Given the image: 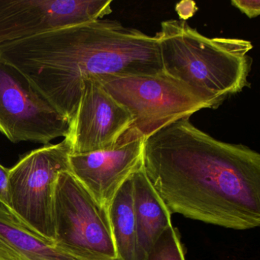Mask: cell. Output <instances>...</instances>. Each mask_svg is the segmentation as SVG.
<instances>
[{
	"mask_svg": "<svg viewBox=\"0 0 260 260\" xmlns=\"http://www.w3.org/2000/svg\"><path fill=\"white\" fill-rule=\"evenodd\" d=\"M146 260H185L180 235L173 225L158 237Z\"/></svg>",
	"mask_w": 260,
	"mask_h": 260,
	"instance_id": "obj_14",
	"label": "cell"
},
{
	"mask_svg": "<svg viewBox=\"0 0 260 260\" xmlns=\"http://www.w3.org/2000/svg\"><path fill=\"white\" fill-rule=\"evenodd\" d=\"M112 0H0V45L103 19Z\"/></svg>",
	"mask_w": 260,
	"mask_h": 260,
	"instance_id": "obj_8",
	"label": "cell"
},
{
	"mask_svg": "<svg viewBox=\"0 0 260 260\" xmlns=\"http://www.w3.org/2000/svg\"><path fill=\"white\" fill-rule=\"evenodd\" d=\"M154 37L162 71L217 107L249 86V41L208 38L182 19L162 22Z\"/></svg>",
	"mask_w": 260,
	"mask_h": 260,
	"instance_id": "obj_3",
	"label": "cell"
},
{
	"mask_svg": "<svg viewBox=\"0 0 260 260\" xmlns=\"http://www.w3.org/2000/svg\"><path fill=\"white\" fill-rule=\"evenodd\" d=\"M188 2H186L187 6H184L182 3H179L176 7V10H177L178 14H179V17L182 19V20L186 21L188 18L191 17L194 12H196V4L193 2L190 3V5H188Z\"/></svg>",
	"mask_w": 260,
	"mask_h": 260,
	"instance_id": "obj_17",
	"label": "cell"
},
{
	"mask_svg": "<svg viewBox=\"0 0 260 260\" xmlns=\"http://www.w3.org/2000/svg\"><path fill=\"white\" fill-rule=\"evenodd\" d=\"M69 120L13 65L0 58V132L11 142L46 145L66 138Z\"/></svg>",
	"mask_w": 260,
	"mask_h": 260,
	"instance_id": "obj_7",
	"label": "cell"
},
{
	"mask_svg": "<svg viewBox=\"0 0 260 260\" xmlns=\"http://www.w3.org/2000/svg\"><path fill=\"white\" fill-rule=\"evenodd\" d=\"M0 260H87L49 243L0 206Z\"/></svg>",
	"mask_w": 260,
	"mask_h": 260,
	"instance_id": "obj_12",
	"label": "cell"
},
{
	"mask_svg": "<svg viewBox=\"0 0 260 260\" xmlns=\"http://www.w3.org/2000/svg\"><path fill=\"white\" fill-rule=\"evenodd\" d=\"M91 78L96 80L133 117V124L121 144L145 139L202 109L217 108L164 71L153 74H106Z\"/></svg>",
	"mask_w": 260,
	"mask_h": 260,
	"instance_id": "obj_4",
	"label": "cell"
},
{
	"mask_svg": "<svg viewBox=\"0 0 260 260\" xmlns=\"http://www.w3.org/2000/svg\"><path fill=\"white\" fill-rule=\"evenodd\" d=\"M66 138L21 156L10 170V212L39 237L54 244V190L59 174L70 170Z\"/></svg>",
	"mask_w": 260,
	"mask_h": 260,
	"instance_id": "obj_5",
	"label": "cell"
},
{
	"mask_svg": "<svg viewBox=\"0 0 260 260\" xmlns=\"http://www.w3.org/2000/svg\"><path fill=\"white\" fill-rule=\"evenodd\" d=\"M144 141L140 138L107 150L71 154L70 171L108 210L121 185L142 166Z\"/></svg>",
	"mask_w": 260,
	"mask_h": 260,
	"instance_id": "obj_10",
	"label": "cell"
},
{
	"mask_svg": "<svg viewBox=\"0 0 260 260\" xmlns=\"http://www.w3.org/2000/svg\"><path fill=\"white\" fill-rule=\"evenodd\" d=\"M138 237V260L147 259L158 237L172 226L171 215L146 176L142 166L132 176Z\"/></svg>",
	"mask_w": 260,
	"mask_h": 260,
	"instance_id": "obj_11",
	"label": "cell"
},
{
	"mask_svg": "<svg viewBox=\"0 0 260 260\" xmlns=\"http://www.w3.org/2000/svg\"><path fill=\"white\" fill-rule=\"evenodd\" d=\"M118 260H138V237L132 176L117 191L108 208Z\"/></svg>",
	"mask_w": 260,
	"mask_h": 260,
	"instance_id": "obj_13",
	"label": "cell"
},
{
	"mask_svg": "<svg viewBox=\"0 0 260 260\" xmlns=\"http://www.w3.org/2000/svg\"><path fill=\"white\" fill-rule=\"evenodd\" d=\"M10 170L0 164V206L11 211L10 194Z\"/></svg>",
	"mask_w": 260,
	"mask_h": 260,
	"instance_id": "obj_15",
	"label": "cell"
},
{
	"mask_svg": "<svg viewBox=\"0 0 260 260\" xmlns=\"http://www.w3.org/2000/svg\"><path fill=\"white\" fill-rule=\"evenodd\" d=\"M54 244L87 260H118L109 214L70 170L54 190Z\"/></svg>",
	"mask_w": 260,
	"mask_h": 260,
	"instance_id": "obj_6",
	"label": "cell"
},
{
	"mask_svg": "<svg viewBox=\"0 0 260 260\" xmlns=\"http://www.w3.org/2000/svg\"><path fill=\"white\" fill-rule=\"evenodd\" d=\"M231 4L250 19L259 16V0H233Z\"/></svg>",
	"mask_w": 260,
	"mask_h": 260,
	"instance_id": "obj_16",
	"label": "cell"
},
{
	"mask_svg": "<svg viewBox=\"0 0 260 260\" xmlns=\"http://www.w3.org/2000/svg\"><path fill=\"white\" fill-rule=\"evenodd\" d=\"M127 109L114 100L95 79L82 83L77 112L66 138L71 154H85L121 145L133 124Z\"/></svg>",
	"mask_w": 260,
	"mask_h": 260,
	"instance_id": "obj_9",
	"label": "cell"
},
{
	"mask_svg": "<svg viewBox=\"0 0 260 260\" xmlns=\"http://www.w3.org/2000/svg\"><path fill=\"white\" fill-rule=\"evenodd\" d=\"M143 170L170 214L234 230L260 225V155L218 141L189 118L144 141Z\"/></svg>",
	"mask_w": 260,
	"mask_h": 260,
	"instance_id": "obj_1",
	"label": "cell"
},
{
	"mask_svg": "<svg viewBox=\"0 0 260 260\" xmlns=\"http://www.w3.org/2000/svg\"><path fill=\"white\" fill-rule=\"evenodd\" d=\"M0 58L21 71L70 122L86 79L162 71L154 36L104 19L3 44Z\"/></svg>",
	"mask_w": 260,
	"mask_h": 260,
	"instance_id": "obj_2",
	"label": "cell"
}]
</instances>
